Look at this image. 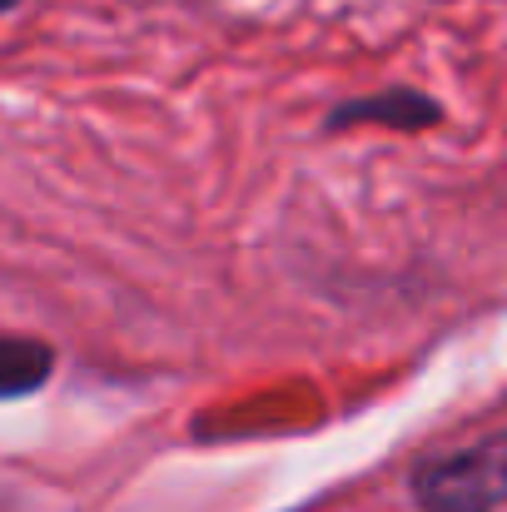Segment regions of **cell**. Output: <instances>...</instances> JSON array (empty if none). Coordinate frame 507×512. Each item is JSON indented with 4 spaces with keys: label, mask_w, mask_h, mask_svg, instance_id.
Segmentation results:
<instances>
[{
    "label": "cell",
    "mask_w": 507,
    "mask_h": 512,
    "mask_svg": "<svg viewBox=\"0 0 507 512\" xmlns=\"http://www.w3.org/2000/svg\"><path fill=\"white\" fill-rule=\"evenodd\" d=\"M10 5H15V0H0V10H10Z\"/></svg>",
    "instance_id": "cell-4"
},
{
    "label": "cell",
    "mask_w": 507,
    "mask_h": 512,
    "mask_svg": "<svg viewBox=\"0 0 507 512\" xmlns=\"http://www.w3.org/2000/svg\"><path fill=\"white\" fill-rule=\"evenodd\" d=\"M408 493L423 512H498L507 503V428L458 453L423 458Z\"/></svg>",
    "instance_id": "cell-1"
},
{
    "label": "cell",
    "mask_w": 507,
    "mask_h": 512,
    "mask_svg": "<svg viewBox=\"0 0 507 512\" xmlns=\"http://www.w3.org/2000/svg\"><path fill=\"white\" fill-rule=\"evenodd\" d=\"M55 373V348L30 334H0V403L5 398H30L50 383Z\"/></svg>",
    "instance_id": "cell-3"
},
{
    "label": "cell",
    "mask_w": 507,
    "mask_h": 512,
    "mask_svg": "<svg viewBox=\"0 0 507 512\" xmlns=\"http://www.w3.org/2000/svg\"><path fill=\"white\" fill-rule=\"evenodd\" d=\"M353 125H388V130H433L443 125V105L423 90H408V85H393V90H378V95H363V100H343L334 115L324 120V130H353Z\"/></svg>",
    "instance_id": "cell-2"
}]
</instances>
